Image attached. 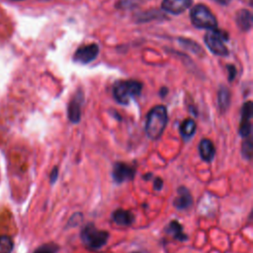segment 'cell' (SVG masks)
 I'll return each instance as SVG.
<instances>
[{
    "mask_svg": "<svg viewBox=\"0 0 253 253\" xmlns=\"http://www.w3.org/2000/svg\"><path fill=\"white\" fill-rule=\"evenodd\" d=\"M168 116L165 106L158 105L153 107L146 117L145 132L150 139H158L167 125Z\"/></svg>",
    "mask_w": 253,
    "mask_h": 253,
    "instance_id": "6da1fadb",
    "label": "cell"
},
{
    "mask_svg": "<svg viewBox=\"0 0 253 253\" xmlns=\"http://www.w3.org/2000/svg\"><path fill=\"white\" fill-rule=\"evenodd\" d=\"M13 249V241L7 235L0 236V253H11Z\"/></svg>",
    "mask_w": 253,
    "mask_h": 253,
    "instance_id": "ac0fdd59",
    "label": "cell"
},
{
    "mask_svg": "<svg viewBox=\"0 0 253 253\" xmlns=\"http://www.w3.org/2000/svg\"><path fill=\"white\" fill-rule=\"evenodd\" d=\"M162 186H163V181H162V179L156 178L155 181H154V188H155L156 190H160V189L162 188Z\"/></svg>",
    "mask_w": 253,
    "mask_h": 253,
    "instance_id": "603a6c76",
    "label": "cell"
},
{
    "mask_svg": "<svg viewBox=\"0 0 253 253\" xmlns=\"http://www.w3.org/2000/svg\"><path fill=\"white\" fill-rule=\"evenodd\" d=\"M179 42H181L182 45H184L186 48L188 49H191V51L195 52V53H200L202 52V48L200 45H198L195 42L191 41V40H188V39H179Z\"/></svg>",
    "mask_w": 253,
    "mask_h": 253,
    "instance_id": "ffe728a7",
    "label": "cell"
},
{
    "mask_svg": "<svg viewBox=\"0 0 253 253\" xmlns=\"http://www.w3.org/2000/svg\"><path fill=\"white\" fill-rule=\"evenodd\" d=\"M227 71H228V81H232L235 78V75L237 73V70L234 65H227Z\"/></svg>",
    "mask_w": 253,
    "mask_h": 253,
    "instance_id": "7402d4cb",
    "label": "cell"
},
{
    "mask_svg": "<svg viewBox=\"0 0 253 253\" xmlns=\"http://www.w3.org/2000/svg\"><path fill=\"white\" fill-rule=\"evenodd\" d=\"M192 24L197 29L213 30L217 27V21L211 11L203 4L194 6L190 12Z\"/></svg>",
    "mask_w": 253,
    "mask_h": 253,
    "instance_id": "277c9868",
    "label": "cell"
},
{
    "mask_svg": "<svg viewBox=\"0 0 253 253\" xmlns=\"http://www.w3.org/2000/svg\"><path fill=\"white\" fill-rule=\"evenodd\" d=\"M175 208L178 210H185L192 206L193 198L190 191L185 187H180L178 189V196L173 202Z\"/></svg>",
    "mask_w": 253,
    "mask_h": 253,
    "instance_id": "7c38bea8",
    "label": "cell"
},
{
    "mask_svg": "<svg viewBox=\"0 0 253 253\" xmlns=\"http://www.w3.org/2000/svg\"><path fill=\"white\" fill-rule=\"evenodd\" d=\"M230 91L226 86H220L217 93L218 109L221 113H225L230 106Z\"/></svg>",
    "mask_w": 253,
    "mask_h": 253,
    "instance_id": "5bb4252c",
    "label": "cell"
},
{
    "mask_svg": "<svg viewBox=\"0 0 253 253\" xmlns=\"http://www.w3.org/2000/svg\"><path fill=\"white\" fill-rule=\"evenodd\" d=\"M252 115H253L252 102L247 101L246 103L243 104V107L241 110V120H240V125H239V134L244 138L251 136Z\"/></svg>",
    "mask_w": 253,
    "mask_h": 253,
    "instance_id": "52a82bcc",
    "label": "cell"
},
{
    "mask_svg": "<svg viewBox=\"0 0 253 253\" xmlns=\"http://www.w3.org/2000/svg\"><path fill=\"white\" fill-rule=\"evenodd\" d=\"M214 1L220 5H227L231 0H214Z\"/></svg>",
    "mask_w": 253,
    "mask_h": 253,
    "instance_id": "d4e9b609",
    "label": "cell"
},
{
    "mask_svg": "<svg viewBox=\"0 0 253 253\" xmlns=\"http://www.w3.org/2000/svg\"><path fill=\"white\" fill-rule=\"evenodd\" d=\"M252 149H253V143L251 136L246 137L244 142L242 143V154L246 159H250L252 156Z\"/></svg>",
    "mask_w": 253,
    "mask_h": 253,
    "instance_id": "d6986e66",
    "label": "cell"
},
{
    "mask_svg": "<svg viewBox=\"0 0 253 253\" xmlns=\"http://www.w3.org/2000/svg\"><path fill=\"white\" fill-rule=\"evenodd\" d=\"M196 128H197V125L195 123V121L193 119H186L184 120L181 125H180V133L181 136L185 139L188 140L190 139L196 132Z\"/></svg>",
    "mask_w": 253,
    "mask_h": 253,
    "instance_id": "2e32d148",
    "label": "cell"
},
{
    "mask_svg": "<svg viewBox=\"0 0 253 253\" xmlns=\"http://www.w3.org/2000/svg\"><path fill=\"white\" fill-rule=\"evenodd\" d=\"M99 54V46L97 43H90L81 45L76 49L73 54V61L81 63V64H88L96 59Z\"/></svg>",
    "mask_w": 253,
    "mask_h": 253,
    "instance_id": "8992f818",
    "label": "cell"
},
{
    "mask_svg": "<svg viewBox=\"0 0 253 253\" xmlns=\"http://www.w3.org/2000/svg\"><path fill=\"white\" fill-rule=\"evenodd\" d=\"M193 4V0H163L161 8L173 15H179L188 10Z\"/></svg>",
    "mask_w": 253,
    "mask_h": 253,
    "instance_id": "30bf717a",
    "label": "cell"
},
{
    "mask_svg": "<svg viewBox=\"0 0 253 253\" xmlns=\"http://www.w3.org/2000/svg\"><path fill=\"white\" fill-rule=\"evenodd\" d=\"M252 21H253L252 14L250 11L246 9L239 10L235 15V23L241 31H244V32L249 31L252 27Z\"/></svg>",
    "mask_w": 253,
    "mask_h": 253,
    "instance_id": "4fadbf2b",
    "label": "cell"
},
{
    "mask_svg": "<svg viewBox=\"0 0 253 253\" xmlns=\"http://www.w3.org/2000/svg\"><path fill=\"white\" fill-rule=\"evenodd\" d=\"M167 231L173 235L174 238L180 240V241H184L187 239V235L184 233L182 225L177 221V220H172L168 227H167Z\"/></svg>",
    "mask_w": 253,
    "mask_h": 253,
    "instance_id": "e0dca14e",
    "label": "cell"
},
{
    "mask_svg": "<svg viewBox=\"0 0 253 253\" xmlns=\"http://www.w3.org/2000/svg\"><path fill=\"white\" fill-rule=\"evenodd\" d=\"M40 1H47V0H40Z\"/></svg>",
    "mask_w": 253,
    "mask_h": 253,
    "instance_id": "4316f807",
    "label": "cell"
},
{
    "mask_svg": "<svg viewBox=\"0 0 253 253\" xmlns=\"http://www.w3.org/2000/svg\"><path fill=\"white\" fill-rule=\"evenodd\" d=\"M113 219L119 225H129L133 222L134 215L129 211L120 209L114 211Z\"/></svg>",
    "mask_w": 253,
    "mask_h": 253,
    "instance_id": "9a60e30c",
    "label": "cell"
},
{
    "mask_svg": "<svg viewBox=\"0 0 253 253\" xmlns=\"http://www.w3.org/2000/svg\"><path fill=\"white\" fill-rule=\"evenodd\" d=\"M34 253H54V249L50 245H43L36 249Z\"/></svg>",
    "mask_w": 253,
    "mask_h": 253,
    "instance_id": "44dd1931",
    "label": "cell"
},
{
    "mask_svg": "<svg viewBox=\"0 0 253 253\" xmlns=\"http://www.w3.org/2000/svg\"><path fill=\"white\" fill-rule=\"evenodd\" d=\"M208 48L217 56H227L229 51L225 45L228 41V34L222 30L213 29L209 30L204 38Z\"/></svg>",
    "mask_w": 253,
    "mask_h": 253,
    "instance_id": "3957f363",
    "label": "cell"
},
{
    "mask_svg": "<svg viewBox=\"0 0 253 253\" xmlns=\"http://www.w3.org/2000/svg\"><path fill=\"white\" fill-rule=\"evenodd\" d=\"M81 239L87 248L91 250H98L102 248L109 239V232L100 230L90 223L84 226L81 231Z\"/></svg>",
    "mask_w": 253,
    "mask_h": 253,
    "instance_id": "5b68a950",
    "label": "cell"
},
{
    "mask_svg": "<svg viewBox=\"0 0 253 253\" xmlns=\"http://www.w3.org/2000/svg\"><path fill=\"white\" fill-rule=\"evenodd\" d=\"M167 88H165V87H163V88H161V90H160V96L161 97H164L166 94H167Z\"/></svg>",
    "mask_w": 253,
    "mask_h": 253,
    "instance_id": "484cf974",
    "label": "cell"
},
{
    "mask_svg": "<svg viewBox=\"0 0 253 253\" xmlns=\"http://www.w3.org/2000/svg\"><path fill=\"white\" fill-rule=\"evenodd\" d=\"M135 174V169L124 162H117L115 163L112 171L113 179L117 183H123L125 181L132 180Z\"/></svg>",
    "mask_w": 253,
    "mask_h": 253,
    "instance_id": "ba28073f",
    "label": "cell"
},
{
    "mask_svg": "<svg viewBox=\"0 0 253 253\" xmlns=\"http://www.w3.org/2000/svg\"><path fill=\"white\" fill-rule=\"evenodd\" d=\"M83 99H84V97H83L82 91H77L68 104L67 115H68L69 121L73 124H77L80 122L81 106H82Z\"/></svg>",
    "mask_w": 253,
    "mask_h": 253,
    "instance_id": "9c48e42d",
    "label": "cell"
},
{
    "mask_svg": "<svg viewBox=\"0 0 253 253\" xmlns=\"http://www.w3.org/2000/svg\"><path fill=\"white\" fill-rule=\"evenodd\" d=\"M57 174H58V169L55 167V168H53V170H52V172H51V175H50V181H51V183H54V182H55V180H56V178H57Z\"/></svg>",
    "mask_w": 253,
    "mask_h": 253,
    "instance_id": "cb8c5ba5",
    "label": "cell"
},
{
    "mask_svg": "<svg viewBox=\"0 0 253 253\" xmlns=\"http://www.w3.org/2000/svg\"><path fill=\"white\" fill-rule=\"evenodd\" d=\"M199 152L201 158L206 162H211L215 155V147L209 138H203L199 143Z\"/></svg>",
    "mask_w": 253,
    "mask_h": 253,
    "instance_id": "8fae6325",
    "label": "cell"
},
{
    "mask_svg": "<svg viewBox=\"0 0 253 253\" xmlns=\"http://www.w3.org/2000/svg\"><path fill=\"white\" fill-rule=\"evenodd\" d=\"M142 90V83L137 80H120L113 86V96L121 105H128L129 102L138 97Z\"/></svg>",
    "mask_w": 253,
    "mask_h": 253,
    "instance_id": "7a4b0ae2",
    "label": "cell"
}]
</instances>
